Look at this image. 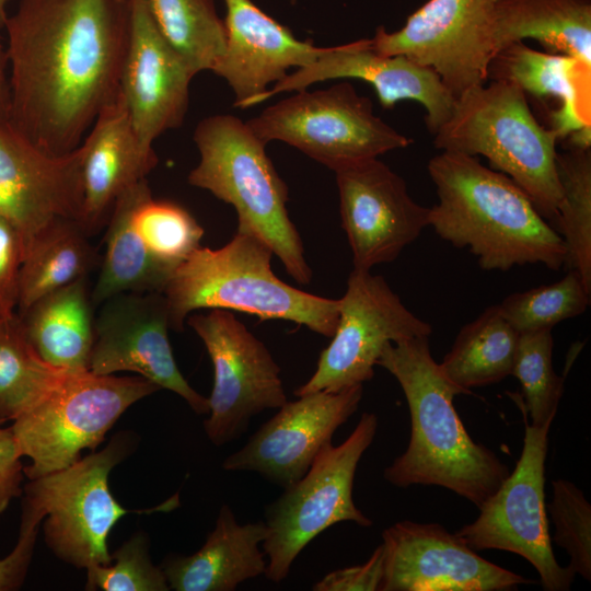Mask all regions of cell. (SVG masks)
<instances>
[{"mask_svg": "<svg viewBox=\"0 0 591 591\" xmlns=\"http://www.w3.org/2000/svg\"><path fill=\"white\" fill-rule=\"evenodd\" d=\"M3 28L7 120L49 154L73 151L119 91L129 0H21Z\"/></svg>", "mask_w": 591, "mask_h": 591, "instance_id": "6da1fadb", "label": "cell"}, {"mask_svg": "<svg viewBox=\"0 0 591 591\" xmlns=\"http://www.w3.org/2000/svg\"><path fill=\"white\" fill-rule=\"evenodd\" d=\"M376 366L397 380L410 415L408 445L384 470L385 480L402 488L441 486L479 508L510 471L494 451L473 441L460 419L453 398L471 393L442 372L429 336L387 343Z\"/></svg>", "mask_w": 591, "mask_h": 591, "instance_id": "7a4b0ae2", "label": "cell"}, {"mask_svg": "<svg viewBox=\"0 0 591 591\" xmlns=\"http://www.w3.org/2000/svg\"><path fill=\"white\" fill-rule=\"evenodd\" d=\"M427 167L438 196L429 227L453 246L468 248L482 269L565 266L560 235L510 177L476 157L450 151L432 157Z\"/></svg>", "mask_w": 591, "mask_h": 591, "instance_id": "3957f363", "label": "cell"}, {"mask_svg": "<svg viewBox=\"0 0 591 591\" xmlns=\"http://www.w3.org/2000/svg\"><path fill=\"white\" fill-rule=\"evenodd\" d=\"M271 248L258 236L237 231L220 248H196L173 271L163 294L170 327L184 329L201 309L233 310L265 320H285L332 337L339 300L315 296L280 280L273 271Z\"/></svg>", "mask_w": 591, "mask_h": 591, "instance_id": "277c9868", "label": "cell"}, {"mask_svg": "<svg viewBox=\"0 0 591 591\" xmlns=\"http://www.w3.org/2000/svg\"><path fill=\"white\" fill-rule=\"evenodd\" d=\"M433 136V146L441 151L485 157L554 224L561 200L556 164L559 139L555 130L537 121L519 86L491 80L466 90Z\"/></svg>", "mask_w": 591, "mask_h": 591, "instance_id": "5b68a950", "label": "cell"}, {"mask_svg": "<svg viewBox=\"0 0 591 591\" xmlns=\"http://www.w3.org/2000/svg\"><path fill=\"white\" fill-rule=\"evenodd\" d=\"M194 141L200 159L188 183L232 205L237 231L262 239L297 282L310 283L312 270L287 210L288 187L268 158L266 143L246 121L229 114L204 118Z\"/></svg>", "mask_w": 591, "mask_h": 591, "instance_id": "8992f818", "label": "cell"}, {"mask_svg": "<svg viewBox=\"0 0 591 591\" xmlns=\"http://www.w3.org/2000/svg\"><path fill=\"white\" fill-rule=\"evenodd\" d=\"M134 448L131 433L119 432L101 451L24 486L22 505L44 515L45 543L60 560L79 569L108 565L107 537L123 517L170 511L179 505L178 494L146 509H127L116 500L108 477Z\"/></svg>", "mask_w": 591, "mask_h": 591, "instance_id": "52a82bcc", "label": "cell"}, {"mask_svg": "<svg viewBox=\"0 0 591 591\" xmlns=\"http://www.w3.org/2000/svg\"><path fill=\"white\" fill-rule=\"evenodd\" d=\"M161 390L142 376L65 371L49 391L11 428L28 479L62 470L94 450L135 403Z\"/></svg>", "mask_w": 591, "mask_h": 591, "instance_id": "ba28073f", "label": "cell"}, {"mask_svg": "<svg viewBox=\"0 0 591 591\" xmlns=\"http://www.w3.org/2000/svg\"><path fill=\"white\" fill-rule=\"evenodd\" d=\"M378 416L363 413L350 436L339 445L325 444L303 477L265 510L267 536L262 543L267 557L265 576L283 581L302 549L329 526L352 521L368 528L372 521L355 505V474L378 430Z\"/></svg>", "mask_w": 591, "mask_h": 591, "instance_id": "9c48e42d", "label": "cell"}, {"mask_svg": "<svg viewBox=\"0 0 591 591\" xmlns=\"http://www.w3.org/2000/svg\"><path fill=\"white\" fill-rule=\"evenodd\" d=\"M246 124L264 143L286 142L333 171L413 142L378 117L371 100L348 82L297 91Z\"/></svg>", "mask_w": 591, "mask_h": 591, "instance_id": "30bf717a", "label": "cell"}, {"mask_svg": "<svg viewBox=\"0 0 591 591\" xmlns=\"http://www.w3.org/2000/svg\"><path fill=\"white\" fill-rule=\"evenodd\" d=\"M524 419L521 455L512 472L478 508L475 521L456 534L475 552L499 549L522 556L538 572L546 591H567L576 573L558 564L548 530L545 505V460L553 421L530 425L528 414L514 395Z\"/></svg>", "mask_w": 591, "mask_h": 591, "instance_id": "8fae6325", "label": "cell"}, {"mask_svg": "<svg viewBox=\"0 0 591 591\" xmlns=\"http://www.w3.org/2000/svg\"><path fill=\"white\" fill-rule=\"evenodd\" d=\"M187 324L212 362L213 386L204 429L221 447L239 439L254 416L287 402L280 368L264 343L228 310L192 313Z\"/></svg>", "mask_w": 591, "mask_h": 591, "instance_id": "7c38bea8", "label": "cell"}, {"mask_svg": "<svg viewBox=\"0 0 591 591\" xmlns=\"http://www.w3.org/2000/svg\"><path fill=\"white\" fill-rule=\"evenodd\" d=\"M431 325L406 308L386 280L370 270L354 269L339 299V317L316 370L296 396L338 392L371 380L387 343L430 336Z\"/></svg>", "mask_w": 591, "mask_h": 591, "instance_id": "4fadbf2b", "label": "cell"}, {"mask_svg": "<svg viewBox=\"0 0 591 591\" xmlns=\"http://www.w3.org/2000/svg\"><path fill=\"white\" fill-rule=\"evenodd\" d=\"M493 0H428L403 27L375 30L373 48L432 69L454 99L485 84L496 54Z\"/></svg>", "mask_w": 591, "mask_h": 591, "instance_id": "5bb4252c", "label": "cell"}, {"mask_svg": "<svg viewBox=\"0 0 591 591\" xmlns=\"http://www.w3.org/2000/svg\"><path fill=\"white\" fill-rule=\"evenodd\" d=\"M169 328L163 292H129L106 300L94 320L89 371L135 372L181 396L196 414H208V398L189 385L175 362Z\"/></svg>", "mask_w": 591, "mask_h": 591, "instance_id": "9a60e30c", "label": "cell"}, {"mask_svg": "<svg viewBox=\"0 0 591 591\" xmlns=\"http://www.w3.org/2000/svg\"><path fill=\"white\" fill-rule=\"evenodd\" d=\"M334 172L354 269L394 262L429 227L430 208L415 201L404 178L378 158Z\"/></svg>", "mask_w": 591, "mask_h": 591, "instance_id": "2e32d148", "label": "cell"}, {"mask_svg": "<svg viewBox=\"0 0 591 591\" xmlns=\"http://www.w3.org/2000/svg\"><path fill=\"white\" fill-rule=\"evenodd\" d=\"M380 591H507L533 583L479 556L438 523L401 521L382 532Z\"/></svg>", "mask_w": 591, "mask_h": 591, "instance_id": "e0dca14e", "label": "cell"}, {"mask_svg": "<svg viewBox=\"0 0 591 591\" xmlns=\"http://www.w3.org/2000/svg\"><path fill=\"white\" fill-rule=\"evenodd\" d=\"M85 148L49 154L0 118V216L19 231L25 253L58 219L80 221Z\"/></svg>", "mask_w": 591, "mask_h": 591, "instance_id": "ac0fdd59", "label": "cell"}, {"mask_svg": "<svg viewBox=\"0 0 591 591\" xmlns=\"http://www.w3.org/2000/svg\"><path fill=\"white\" fill-rule=\"evenodd\" d=\"M362 384L338 392L320 391L286 402L222 467L253 472L282 488L305 475L320 450L358 409Z\"/></svg>", "mask_w": 591, "mask_h": 591, "instance_id": "d6986e66", "label": "cell"}, {"mask_svg": "<svg viewBox=\"0 0 591 591\" xmlns=\"http://www.w3.org/2000/svg\"><path fill=\"white\" fill-rule=\"evenodd\" d=\"M195 76L160 33L146 0H129L119 91L143 150L154 151L160 135L183 124Z\"/></svg>", "mask_w": 591, "mask_h": 591, "instance_id": "ffe728a7", "label": "cell"}, {"mask_svg": "<svg viewBox=\"0 0 591 591\" xmlns=\"http://www.w3.org/2000/svg\"><path fill=\"white\" fill-rule=\"evenodd\" d=\"M334 79H359L371 84L385 109L402 101L421 104L426 126L432 135L450 118L455 102L432 69L403 55H382L373 48L371 38H362L326 47L313 62L269 88L258 104L278 93L306 90L314 83Z\"/></svg>", "mask_w": 591, "mask_h": 591, "instance_id": "44dd1931", "label": "cell"}, {"mask_svg": "<svg viewBox=\"0 0 591 591\" xmlns=\"http://www.w3.org/2000/svg\"><path fill=\"white\" fill-rule=\"evenodd\" d=\"M225 7V49L212 72L231 86L234 106L258 104L273 83L291 68L313 62L326 47L300 40L251 0H222Z\"/></svg>", "mask_w": 591, "mask_h": 591, "instance_id": "7402d4cb", "label": "cell"}, {"mask_svg": "<svg viewBox=\"0 0 591 591\" xmlns=\"http://www.w3.org/2000/svg\"><path fill=\"white\" fill-rule=\"evenodd\" d=\"M82 143L85 153L79 222L91 234L108 220L118 197L154 169L158 158L140 146L120 91L100 111Z\"/></svg>", "mask_w": 591, "mask_h": 591, "instance_id": "603a6c76", "label": "cell"}, {"mask_svg": "<svg viewBox=\"0 0 591 591\" xmlns=\"http://www.w3.org/2000/svg\"><path fill=\"white\" fill-rule=\"evenodd\" d=\"M266 536L265 521L241 524L223 505L213 530L196 553L164 559L161 568L170 590L233 591L243 581L265 575L267 559L259 544Z\"/></svg>", "mask_w": 591, "mask_h": 591, "instance_id": "cb8c5ba5", "label": "cell"}, {"mask_svg": "<svg viewBox=\"0 0 591 591\" xmlns=\"http://www.w3.org/2000/svg\"><path fill=\"white\" fill-rule=\"evenodd\" d=\"M590 78L581 63L564 54L541 51L514 42L495 54L488 66V79L503 80L538 99L559 102L551 113L552 129L568 147L591 148V124L581 99L580 74Z\"/></svg>", "mask_w": 591, "mask_h": 591, "instance_id": "d4e9b609", "label": "cell"}, {"mask_svg": "<svg viewBox=\"0 0 591 591\" xmlns=\"http://www.w3.org/2000/svg\"><path fill=\"white\" fill-rule=\"evenodd\" d=\"M493 31L496 53L531 38L591 73V0H496Z\"/></svg>", "mask_w": 591, "mask_h": 591, "instance_id": "484cf974", "label": "cell"}, {"mask_svg": "<svg viewBox=\"0 0 591 591\" xmlns=\"http://www.w3.org/2000/svg\"><path fill=\"white\" fill-rule=\"evenodd\" d=\"M92 300L86 278L46 294L18 314L37 355L63 371L89 370L94 341Z\"/></svg>", "mask_w": 591, "mask_h": 591, "instance_id": "4316f807", "label": "cell"}, {"mask_svg": "<svg viewBox=\"0 0 591 591\" xmlns=\"http://www.w3.org/2000/svg\"><path fill=\"white\" fill-rule=\"evenodd\" d=\"M148 186L147 178L140 181L113 206L106 250L91 293L94 305L123 293L163 292L174 271L152 257L132 222L136 202Z\"/></svg>", "mask_w": 591, "mask_h": 591, "instance_id": "83f0119b", "label": "cell"}, {"mask_svg": "<svg viewBox=\"0 0 591 591\" xmlns=\"http://www.w3.org/2000/svg\"><path fill=\"white\" fill-rule=\"evenodd\" d=\"M88 233L74 219H58L28 246L21 265L16 314L46 294L86 278L96 256Z\"/></svg>", "mask_w": 591, "mask_h": 591, "instance_id": "f1b7e54d", "label": "cell"}, {"mask_svg": "<svg viewBox=\"0 0 591 591\" xmlns=\"http://www.w3.org/2000/svg\"><path fill=\"white\" fill-rule=\"evenodd\" d=\"M519 335L497 304L488 306L460 329L440 368L470 393L473 387L500 382L511 375Z\"/></svg>", "mask_w": 591, "mask_h": 591, "instance_id": "f546056e", "label": "cell"}, {"mask_svg": "<svg viewBox=\"0 0 591 591\" xmlns=\"http://www.w3.org/2000/svg\"><path fill=\"white\" fill-rule=\"evenodd\" d=\"M162 36L190 70L212 71L225 49V27L213 0H146Z\"/></svg>", "mask_w": 591, "mask_h": 591, "instance_id": "4dcf8cb0", "label": "cell"}, {"mask_svg": "<svg viewBox=\"0 0 591 591\" xmlns=\"http://www.w3.org/2000/svg\"><path fill=\"white\" fill-rule=\"evenodd\" d=\"M556 164L561 200L553 227L566 248L565 266L591 288V150L568 147Z\"/></svg>", "mask_w": 591, "mask_h": 591, "instance_id": "1f68e13d", "label": "cell"}, {"mask_svg": "<svg viewBox=\"0 0 591 591\" xmlns=\"http://www.w3.org/2000/svg\"><path fill=\"white\" fill-rule=\"evenodd\" d=\"M63 370L45 362L31 346L18 314L0 323V425L32 408Z\"/></svg>", "mask_w": 591, "mask_h": 591, "instance_id": "d6a6232c", "label": "cell"}, {"mask_svg": "<svg viewBox=\"0 0 591 591\" xmlns=\"http://www.w3.org/2000/svg\"><path fill=\"white\" fill-rule=\"evenodd\" d=\"M132 222L152 257L173 270L200 246L204 235L186 209L154 199L149 186L136 202Z\"/></svg>", "mask_w": 591, "mask_h": 591, "instance_id": "836d02e7", "label": "cell"}, {"mask_svg": "<svg viewBox=\"0 0 591 591\" xmlns=\"http://www.w3.org/2000/svg\"><path fill=\"white\" fill-rule=\"evenodd\" d=\"M591 288L569 269L558 281L507 296L497 308L519 333L553 328L581 315L590 304Z\"/></svg>", "mask_w": 591, "mask_h": 591, "instance_id": "e575fe53", "label": "cell"}, {"mask_svg": "<svg viewBox=\"0 0 591 591\" xmlns=\"http://www.w3.org/2000/svg\"><path fill=\"white\" fill-rule=\"evenodd\" d=\"M551 328L521 333L511 375L522 387L521 402L533 426L553 421L564 393V379L553 367Z\"/></svg>", "mask_w": 591, "mask_h": 591, "instance_id": "d590c367", "label": "cell"}, {"mask_svg": "<svg viewBox=\"0 0 591 591\" xmlns=\"http://www.w3.org/2000/svg\"><path fill=\"white\" fill-rule=\"evenodd\" d=\"M553 498L546 506L554 524L553 541L570 557L568 567L584 580H591V506L571 482L552 483Z\"/></svg>", "mask_w": 591, "mask_h": 591, "instance_id": "8d00e7d4", "label": "cell"}, {"mask_svg": "<svg viewBox=\"0 0 591 591\" xmlns=\"http://www.w3.org/2000/svg\"><path fill=\"white\" fill-rule=\"evenodd\" d=\"M146 533H135L113 555L108 565L86 569L85 590L103 591H167L161 567L153 565Z\"/></svg>", "mask_w": 591, "mask_h": 591, "instance_id": "74e56055", "label": "cell"}, {"mask_svg": "<svg viewBox=\"0 0 591 591\" xmlns=\"http://www.w3.org/2000/svg\"><path fill=\"white\" fill-rule=\"evenodd\" d=\"M22 508L18 542L7 556L0 558V591H14L22 587L33 558L38 529L44 520L38 511L25 506Z\"/></svg>", "mask_w": 591, "mask_h": 591, "instance_id": "f35d334b", "label": "cell"}, {"mask_svg": "<svg viewBox=\"0 0 591 591\" xmlns=\"http://www.w3.org/2000/svg\"><path fill=\"white\" fill-rule=\"evenodd\" d=\"M383 573L384 549L380 544L366 563L331 571L314 583L312 590L380 591Z\"/></svg>", "mask_w": 591, "mask_h": 591, "instance_id": "ab89813d", "label": "cell"}, {"mask_svg": "<svg viewBox=\"0 0 591 591\" xmlns=\"http://www.w3.org/2000/svg\"><path fill=\"white\" fill-rule=\"evenodd\" d=\"M25 248L18 229L0 216V298L15 311L18 283Z\"/></svg>", "mask_w": 591, "mask_h": 591, "instance_id": "60d3db41", "label": "cell"}, {"mask_svg": "<svg viewBox=\"0 0 591 591\" xmlns=\"http://www.w3.org/2000/svg\"><path fill=\"white\" fill-rule=\"evenodd\" d=\"M22 457L11 428L0 427V517L10 502L23 493L25 474Z\"/></svg>", "mask_w": 591, "mask_h": 591, "instance_id": "b9f144b4", "label": "cell"}, {"mask_svg": "<svg viewBox=\"0 0 591 591\" xmlns=\"http://www.w3.org/2000/svg\"><path fill=\"white\" fill-rule=\"evenodd\" d=\"M9 114V80L7 50L0 37V118L8 119Z\"/></svg>", "mask_w": 591, "mask_h": 591, "instance_id": "7bdbcfd3", "label": "cell"}, {"mask_svg": "<svg viewBox=\"0 0 591 591\" xmlns=\"http://www.w3.org/2000/svg\"><path fill=\"white\" fill-rule=\"evenodd\" d=\"M15 314V311H12L11 309H9L4 302L2 301V299L0 298V323L10 318L11 316H13Z\"/></svg>", "mask_w": 591, "mask_h": 591, "instance_id": "ee69618b", "label": "cell"}, {"mask_svg": "<svg viewBox=\"0 0 591 591\" xmlns=\"http://www.w3.org/2000/svg\"><path fill=\"white\" fill-rule=\"evenodd\" d=\"M9 0H0V28L4 27L5 21L9 16L7 7Z\"/></svg>", "mask_w": 591, "mask_h": 591, "instance_id": "f6af8a7d", "label": "cell"}, {"mask_svg": "<svg viewBox=\"0 0 591 591\" xmlns=\"http://www.w3.org/2000/svg\"><path fill=\"white\" fill-rule=\"evenodd\" d=\"M289 1H290L291 4L294 5V4H297V1H298V0H289Z\"/></svg>", "mask_w": 591, "mask_h": 591, "instance_id": "bcb514c9", "label": "cell"}, {"mask_svg": "<svg viewBox=\"0 0 591 591\" xmlns=\"http://www.w3.org/2000/svg\"><path fill=\"white\" fill-rule=\"evenodd\" d=\"M493 1H496V0H493Z\"/></svg>", "mask_w": 591, "mask_h": 591, "instance_id": "7dc6e473", "label": "cell"}]
</instances>
